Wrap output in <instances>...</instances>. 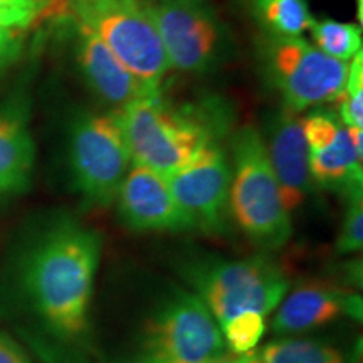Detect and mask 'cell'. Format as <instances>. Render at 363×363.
Returning a JSON list of instances; mask_svg holds the SVG:
<instances>
[{
  "instance_id": "obj_1",
  "label": "cell",
  "mask_w": 363,
  "mask_h": 363,
  "mask_svg": "<svg viewBox=\"0 0 363 363\" xmlns=\"http://www.w3.org/2000/svg\"><path fill=\"white\" fill-rule=\"evenodd\" d=\"M101 252L99 233L71 217L49 222L22 247L17 296L49 338L65 345L88 340Z\"/></svg>"
},
{
  "instance_id": "obj_2",
  "label": "cell",
  "mask_w": 363,
  "mask_h": 363,
  "mask_svg": "<svg viewBox=\"0 0 363 363\" xmlns=\"http://www.w3.org/2000/svg\"><path fill=\"white\" fill-rule=\"evenodd\" d=\"M135 163L170 177L203 147L219 143L229 128L227 108L219 101L175 104L160 91L118 111Z\"/></svg>"
},
{
  "instance_id": "obj_3",
  "label": "cell",
  "mask_w": 363,
  "mask_h": 363,
  "mask_svg": "<svg viewBox=\"0 0 363 363\" xmlns=\"http://www.w3.org/2000/svg\"><path fill=\"white\" fill-rule=\"evenodd\" d=\"M229 214L252 246L279 251L291 238V216L281 201L262 133L256 126L239 128L230 142Z\"/></svg>"
},
{
  "instance_id": "obj_4",
  "label": "cell",
  "mask_w": 363,
  "mask_h": 363,
  "mask_svg": "<svg viewBox=\"0 0 363 363\" xmlns=\"http://www.w3.org/2000/svg\"><path fill=\"white\" fill-rule=\"evenodd\" d=\"M180 274L190 291L202 298L219 326L242 311L267 316L289 291L283 267L267 256L192 257L180 266Z\"/></svg>"
},
{
  "instance_id": "obj_5",
  "label": "cell",
  "mask_w": 363,
  "mask_h": 363,
  "mask_svg": "<svg viewBox=\"0 0 363 363\" xmlns=\"http://www.w3.org/2000/svg\"><path fill=\"white\" fill-rule=\"evenodd\" d=\"M67 19L88 27L150 89L169 72L150 0H66Z\"/></svg>"
},
{
  "instance_id": "obj_6",
  "label": "cell",
  "mask_w": 363,
  "mask_h": 363,
  "mask_svg": "<svg viewBox=\"0 0 363 363\" xmlns=\"http://www.w3.org/2000/svg\"><path fill=\"white\" fill-rule=\"evenodd\" d=\"M131 165L133 157L118 111L76 118L69 131V167L72 185L84 206H113Z\"/></svg>"
},
{
  "instance_id": "obj_7",
  "label": "cell",
  "mask_w": 363,
  "mask_h": 363,
  "mask_svg": "<svg viewBox=\"0 0 363 363\" xmlns=\"http://www.w3.org/2000/svg\"><path fill=\"white\" fill-rule=\"evenodd\" d=\"M225 350L220 326L202 298L177 288L145 321L140 363H206Z\"/></svg>"
},
{
  "instance_id": "obj_8",
  "label": "cell",
  "mask_w": 363,
  "mask_h": 363,
  "mask_svg": "<svg viewBox=\"0 0 363 363\" xmlns=\"http://www.w3.org/2000/svg\"><path fill=\"white\" fill-rule=\"evenodd\" d=\"M262 59L269 79L284 101V110L296 113L335 103L347 83L348 65L326 56L310 40L267 34Z\"/></svg>"
},
{
  "instance_id": "obj_9",
  "label": "cell",
  "mask_w": 363,
  "mask_h": 363,
  "mask_svg": "<svg viewBox=\"0 0 363 363\" xmlns=\"http://www.w3.org/2000/svg\"><path fill=\"white\" fill-rule=\"evenodd\" d=\"M152 13L170 67L206 74L225 61L229 30L208 0H155Z\"/></svg>"
},
{
  "instance_id": "obj_10",
  "label": "cell",
  "mask_w": 363,
  "mask_h": 363,
  "mask_svg": "<svg viewBox=\"0 0 363 363\" xmlns=\"http://www.w3.org/2000/svg\"><path fill=\"white\" fill-rule=\"evenodd\" d=\"M167 180L194 230L207 235L227 233L230 220V162L219 143L203 147Z\"/></svg>"
},
{
  "instance_id": "obj_11",
  "label": "cell",
  "mask_w": 363,
  "mask_h": 363,
  "mask_svg": "<svg viewBox=\"0 0 363 363\" xmlns=\"http://www.w3.org/2000/svg\"><path fill=\"white\" fill-rule=\"evenodd\" d=\"M313 184L345 199L362 194L363 153L352 142L350 131L337 113L315 108L301 120Z\"/></svg>"
},
{
  "instance_id": "obj_12",
  "label": "cell",
  "mask_w": 363,
  "mask_h": 363,
  "mask_svg": "<svg viewBox=\"0 0 363 363\" xmlns=\"http://www.w3.org/2000/svg\"><path fill=\"white\" fill-rule=\"evenodd\" d=\"M118 216L135 233H192L194 225L172 194L167 177L142 163L130 167L116 197Z\"/></svg>"
},
{
  "instance_id": "obj_13",
  "label": "cell",
  "mask_w": 363,
  "mask_h": 363,
  "mask_svg": "<svg viewBox=\"0 0 363 363\" xmlns=\"http://www.w3.org/2000/svg\"><path fill=\"white\" fill-rule=\"evenodd\" d=\"M342 318H362V296L330 283H303L286 293L276 306L271 331L278 337H294Z\"/></svg>"
},
{
  "instance_id": "obj_14",
  "label": "cell",
  "mask_w": 363,
  "mask_h": 363,
  "mask_svg": "<svg viewBox=\"0 0 363 363\" xmlns=\"http://www.w3.org/2000/svg\"><path fill=\"white\" fill-rule=\"evenodd\" d=\"M71 26L74 30V52L79 71L89 89L104 104L111 106L113 111L123 110L136 99L157 93L135 76L88 27L76 22H71Z\"/></svg>"
},
{
  "instance_id": "obj_15",
  "label": "cell",
  "mask_w": 363,
  "mask_h": 363,
  "mask_svg": "<svg viewBox=\"0 0 363 363\" xmlns=\"http://www.w3.org/2000/svg\"><path fill=\"white\" fill-rule=\"evenodd\" d=\"M262 138L278 180L281 201L288 214L293 216L306 202L313 189L301 120L296 113L281 110L269 120Z\"/></svg>"
},
{
  "instance_id": "obj_16",
  "label": "cell",
  "mask_w": 363,
  "mask_h": 363,
  "mask_svg": "<svg viewBox=\"0 0 363 363\" xmlns=\"http://www.w3.org/2000/svg\"><path fill=\"white\" fill-rule=\"evenodd\" d=\"M35 143L22 108L0 110V199L27 190L33 179Z\"/></svg>"
},
{
  "instance_id": "obj_17",
  "label": "cell",
  "mask_w": 363,
  "mask_h": 363,
  "mask_svg": "<svg viewBox=\"0 0 363 363\" xmlns=\"http://www.w3.org/2000/svg\"><path fill=\"white\" fill-rule=\"evenodd\" d=\"M261 363H347L338 347L323 340L279 337L256 352Z\"/></svg>"
},
{
  "instance_id": "obj_18",
  "label": "cell",
  "mask_w": 363,
  "mask_h": 363,
  "mask_svg": "<svg viewBox=\"0 0 363 363\" xmlns=\"http://www.w3.org/2000/svg\"><path fill=\"white\" fill-rule=\"evenodd\" d=\"M252 9L261 26L272 35L301 38L313 22L306 0H252Z\"/></svg>"
},
{
  "instance_id": "obj_19",
  "label": "cell",
  "mask_w": 363,
  "mask_h": 363,
  "mask_svg": "<svg viewBox=\"0 0 363 363\" xmlns=\"http://www.w3.org/2000/svg\"><path fill=\"white\" fill-rule=\"evenodd\" d=\"M313 45L326 56L350 62L362 52V26L333 19L315 21L310 26Z\"/></svg>"
},
{
  "instance_id": "obj_20",
  "label": "cell",
  "mask_w": 363,
  "mask_h": 363,
  "mask_svg": "<svg viewBox=\"0 0 363 363\" xmlns=\"http://www.w3.org/2000/svg\"><path fill=\"white\" fill-rule=\"evenodd\" d=\"M262 313L242 311L220 325L225 348L238 355L254 352L264 337L267 323Z\"/></svg>"
},
{
  "instance_id": "obj_21",
  "label": "cell",
  "mask_w": 363,
  "mask_h": 363,
  "mask_svg": "<svg viewBox=\"0 0 363 363\" xmlns=\"http://www.w3.org/2000/svg\"><path fill=\"white\" fill-rule=\"evenodd\" d=\"M337 116L347 128H363V54L358 52L348 65L347 83L335 99Z\"/></svg>"
},
{
  "instance_id": "obj_22",
  "label": "cell",
  "mask_w": 363,
  "mask_h": 363,
  "mask_svg": "<svg viewBox=\"0 0 363 363\" xmlns=\"http://www.w3.org/2000/svg\"><path fill=\"white\" fill-rule=\"evenodd\" d=\"M340 256L357 254L363 247V199L360 195H353L347 199V208L340 229L337 244Z\"/></svg>"
},
{
  "instance_id": "obj_23",
  "label": "cell",
  "mask_w": 363,
  "mask_h": 363,
  "mask_svg": "<svg viewBox=\"0 0 363 363\" xmlns=\"http://www.w3.org/2000/svg\"><path fill=\"white\" fill-rule=\"evenodd\" d=\"M45 0H0V30H24L45 12Z\"/></svg>"
},
{
  "instance_id": "obj_24",
  "label": "cell",
  "mask_w": 363,
  "mask_h": 363,
  "mask_svg": "<svg viewBox=\"0 0 363 363\" xmlns=\"http://www.w3.org/2000/svg\"><path fill=\"white\" fill-rule=\"evenodd\" d=\"M22 44V30H0V69L19 56Z\"/></svg>"
},
{
  "instance_id": "obj_25",
  "label": "cell",
  "mask_w": 363,
  "mask_h": 363,
  "mask_svg": "<svg viewBox=\"0 0 363 363\" xmlns=\"http://www.w3.org/2000/svg\"><path fill=\"white\" fill-rule=\"evenodd\" d=\"M0 363H33L26 352L6 335L0 333Z\"/></svg>"
},
{
  "instance_id": "obj_26",
  "label": "cell",
  "mask_w": 363,
  "mask_h": 363,
  "mask_svg": "<svg viewBox=\"0 0 363 363\" xmlns=\"http://www.w3.org/2000/svg\"><path fill=\"white\" fill-rule=\"evenodd\" d=\"M235 363H261L259 358H257L256 352H249V353H244V355H239L234 358Z\"/></svg>"
},
{
  "instance_id": "obj_27",
  "label": "cell",
  "mask_w": 363,
  "mask_h": 363,
  "mask_svg": "<svg viewBox=\"0 0 363 363\" xmlns=\"http://www.w3.org/2000/svg\"><path fill=\"white\" fill-rule=\"evenodd\" d=\"M206 363H235V362H234V357H230V355H227V353H224V355L217 357V358H214V360L206 362Z\"/></svg>"
},
{
  "instance_id": "obj_28",
  "label": "cell",
  "mask_w": 363,
  "mask_h": 363,
  "mask_svg": "<svg viewBox=\"0 0 363 363\" xmlns=\"http://www.w3.org/2000/svg\"><path fill=\"white\" fill-rule=\"evenodd\" d=\"M362 17H363V0H358V19H360V24H362Z\"/></svg>"
}]
</instances>
